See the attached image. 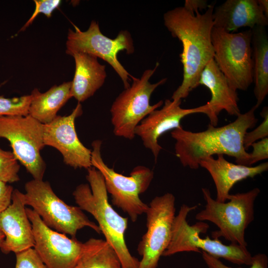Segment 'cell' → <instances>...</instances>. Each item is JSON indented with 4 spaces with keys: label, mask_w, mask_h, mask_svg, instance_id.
Returning a JSON list of instances; mask_svg holds the SVG:
<instances>
[{
    "label": "cell",
    "mask_w": 268,
    "mask_h": 268,
    "mask_svg": "<svg viewBox=\"0 0 268 268\" xmlns=\"http://www.w3.org/2000/svg\"><path fill=\"white\" fill-rule=\"evenodd\" d=\"M198 84L207 87L211 94L210 100L205 104L207 107L205 115L210 125L217 126L218 116L223 110L231 116H237L241 113L237 91L230 85L213 59L204 67Z\"/></svg>",
    "instance_id": "cell-17"
},
{
    "label": "cell",
    "mask_w": 268,
    "mask_h": 268,
    "mask_svg": "<svg viewBox=\"0 0 268 268\" xmlns=\"http://www.w3.org/2000/svg\"><path fill=\"white\" fill-rule=\"evenodd\" d=\"M82 113L80 103H78L71 113L65 116H57L51 122L43 125L45 145L52 146L62 154L67 165L86 169L92 167L91 150L80 141L75 128V120Z\"/></svg>",
    "instance_id": "cell-14"
},
{
    "label": "cell",
    "mask_w": 268,
    "mask_h": 268,
    "mask_svg": "<svg viewBox=\"0 0 268 268\" xmlns=\"http://www.w3.org/2000/svg\"><path fill=\"white\" fill-rule=\"evenodd\" d=\"M35 9L27 22L21 30H24L29 26L39 13H43L48 18L51 17L53 11L61 3L60 0H34Z\"/></svg>",
    "instance_id": "cell-29"
},
{
    "label": "cell",
    "mask_w": 268,
    "mask_h": 268,
    "mask_svg": "<svg viewBox=\"0 0 268 268\" xmlns=\"http://www.w3.org/2000/svg\"><path fill=\"white\" fill-rule=\"evenodd\" d=\"M258 3L264 11L266 15L268 17V0H257Z\"/></svg>",
    "instance_id": "cell-33"
},
{
    "label": "cell",
    "mask_w": 268,
    "mask_h": 268,
    "mask_svg": "<svg viewBox=\"0 0 268 268\" xmlns=\"http://www.w3.org/2000/svg\"><path fill=\"white\" fill-rule=\"evenodd\" d=\"M181 100L166 99L161 109L149 113L135 129V135L138 136L144 147L151 151L155 162L162 149L158 142L162 134L182 126L181 121L186 116L195 113L205 114L206 112L205 104L185 109L181 107Z\"/></svg>",
    "instance_id": "cell-15"
},
{
    "label": "cell",
    "mask_w": 268,
    "mask_h": 268,
    "mask_svg": "<svg viewBox=\"0 0 268 268\" xmlns=\"http://www.w3.org/2000/svg\"><path fill=\"white\" fill-rule=\"evenodd\" d=\"M32 94L6 98L0 96V116H27Z\"/></svg>",
    "instance_id": "cell-24"
},
{
    "label": "cell",
    "mask_w": 268,
    "mask_h": 268,
    "mask_svg": "<svg viewBox=\"0 0 268 268\" xmlns=\"http://www.w3.org/2000/svg\"><path fill=\"white\" fill-rule=\"evenodd\" d=\"M86 177L89 184H80L73 192L76 203L97 221L101 233L118 256L121 268H137L139 261L131 254L125 240L128 218L120 215L109 203L99 171L91 167L87 169Z\"/></svg>",
    "instance_id": "cell-3"
},
{
    "label": "cell",
    "mask_w": 268,
    "mask_h": 268,
    "mask_svg": "<svg viewBox=\"0 0 268 268\" xmlns=\"http://www.w3.org/2000/svg\"><path fill=\"white\" fill-rule=\"evenodd\" d=\"M263 118V122L254 130L247 132L243 137V144L246 150L251 145L261 139L268 137V109L265 107L260 113Z\"/></svg>",
    "instance_id": "cell-26"
},
{
    "label": "cell",
    "mask_w": 268,
    "mask_h": 268,
    "mask_svg": "<svg viewBox=\"0 0 268 268\" xmlns=\"http://www.w3.org/2000/svg\"><path fill=\"white\" fill-rule=\"evenodd\" d=\"M71 56L75 68L70 93L71 97L80 103L102 86L107 77L105 66L101 64L97 57L86 53H76Z\"/></svg>",
    "instance_id": "cell-20"
},
{
    "label": "cell",
    "mask_w": 268,
    "mask_h": 268,
    "mask_svg": "<svg viewBox=\"0 0 268 268\" xmlns=\"http://www.w3.org/2000/svg\"><path fill=\"white\" fill-rule=\"evenodd\" d=\"M71 81L54 85L44 93L37 89L31 92L32 98L28 115L45 125L53 121L59 110L71 98Z\"/></svg>",
    "instance_id": "cell-21"
},
{
    "label": "cell",
    "mask_w": 268,
    "mask_h": 268,
    "mask_svg": "<svg viewBox=\"0 0 268 268\" xmlns=\"http://www.w3.org/2000/svg\"><path fill=\"white\" fill-rule=\"evenodd\" d=\"M214 3L208 4L203 13L193 12L185 7L170 10L163 15L164 23L172 36L182 44L180 54L183 65V80L173 92L172 100L186 98L199 86L200 75L206 65L213 59L211 33L214 23Z\"/></svg>",
    "instance_id": "cell-1"
},
{
    "label": "cell",
    "mask_w": 268,
    "mask_h": 268,
    "mask_svg": "<svg viewBox=\"0 0 268 268\" xmlns=\"http://www.w3.org/2000/svg\"><path fill=\"white\" fill-rule=\"evenodd\" d=\"M15 268H47L34 249L16 253Z\"/></svg>",
    "instance_id": "cell-28"
},
{
    "label": "cell",
    "mask_w": 268,
    "mask_h": 268,
    "mask_svg": "<svg viewBox=\"0 0 268 268\" xmlns=\"http://www.w3.org/2000/svg\"><path fill=\"white\" fill-rule=\"evenodd\" d=\"M214 27L232 33L242 27H266L268 17L257 0H227L214 7Z\"/></svg>",
    "instance_id": "cell-18"
},
{
    "label": "cell",
    "mask_w": 268,
    "mask_h": 268,
    "mask_svg": "<svg viewBox=\"0 0 268 268\" xmlns=\"http://www.w3.org/2000/svg\"><path fill=\"white\" fill-rule=\"evenodd\" d=\"M18 161L12 152L0 148V181L12 183L19 180Z\"/></svg>",
    "instance_id": "cell-25"
},
{
    "label": "cell",
    "mask_w": 268,
    "mask_h": 268,
    "mask_svg": "<svg viewBox=\"0 0 268 268\" xmlns=\"http://www.w3.org/2000/svg\"><path fill=\"white\" fill-rule=\"evenodd\" d=\"M13 190L11 186L0 181V214L11 204Z\"/></svg>",
    "instance_id": "cell-31"
},
{
    "label": "cell",
    "mask_w": 268,
    "mask_h": 268,
    "mask_svg": "<svg viewBox=\"0 0 268 268\" xmlns=\"http://www.w3.org/2000/svg\"><path fill=\"white\" fill-rule=\"evenodd\" d=\"M256 109L254 106L232 122L219 127L209 124L202 132L185 130L182 126L173 130L171 134L176 141V156L184 167L192 169H198L202 159L215 154L231 156L237 164L248 166L250 155L244 146L243 137L258 121Z\"/></svg>",
    "instance_id": "cell-2"
},
{
    "label": "cell",
    "mask_w": 268,
    "mask_h": 268,
    "mask_svg": "<svg viewBox=\"0 0 268 268\" xmlns=\"http://www.w3.org/2000/svg\"><path fill=\"white\" fill-rule=\"evenodd\" d=\"M252 30L229 33L213 27V60L236 91H245L253 82Z\"/></svg>",
    "instance_id": "cell-9"
},
{
    "label": "cell",
    "mask_w": 268,
    "mask_h": 268,
    "mask_svg": "<svg viewBox=\"0 0 268 268\" xmlns=\"http://www.w3.org/2000/svg\"><path fill=\"white\" fill-rule=\"evenodd\" d=\"M200 166L208 172L214 182L216 190L215 200L223 202L228 200L230 191L235 184L266 172L268 169V162L255 166L235 164L227 160L223 155L219 154L216 159L210 156L202 159Z\"/></svg>",
    "instance_id": "cell-19"
},
{
    "label": "cell",
    "mask_w": 268,
    "mask_h": 268,
    "mask_svg": "<svg viewBox=\"0 0 268 268\" xmlns=\"http://www.w3.org/2000/svg\"><path fill=\"white\" fill-rule=\"evenodd\" d=\"M25 190L26 205L31 206L50 228L72 238L85 227L101 233L98 225L90 220L79 207L68 205L60 199L49 182L33 179L25 184Z\"/></svg>",
    "instance_id": "cell-7"
},
{
    "label": "cell",
    "mask_w": 268,
    "mask_h": 268,
    "mask_svg": "<svg viewBox=\"0 0 268 268\" xmlns=\"http://www.w3.org/2000/svg\"><path fill=\"white\" fill-rule=\"evenodd\" d=\"M43 125L29 115L0 116V137L9 141L17 160L39 180H43L46 170L40 155L45 146Z\"/></svg>",
    "instance_id": "cell-11"
},
{
    "label": "cell",
    "mask_w": 268,
    "mask_h": 268,
    "mask_svg": "<svg viewBox=\"0 0 268 268\" xmlns=\"http://www.w3.org/2000/svg\"><path fill=\"white\" fill-rule=\"evenodd\" d=\"M197 205L182 204L176 215L172 226L170 243L162 256H170L185 252L206 253L216 258H223L233 264L251 266L252 256L247 247L236 244L225 245L218 238L200 237L206 232L209 225L203 221L189 225L187 221L189 213L196 209Z\"/></svg>",
    "instance_id": "cell-5"
},
{
    "label": "cell",
    "mask_w": 268,
    "mask_h": 268,
    "mask_svg": "<svg viewBox=\"0 0 268 268\" xmlns=\"http://www.w3.org/2000/svg\"><path fill=\"white\" fill-rule=\"evenodd\" d=\"M159 66L157 63L152 69H147L140 78L133 76L132 83L125 89L113 102L111 108V123L115 135L128 139L134 138V130L139 123L149 113L160 107V100L151 105L150 100L154 91L166 82L164 78L155 83L149 79Z\"/></svg>",
    "instance_id": "cell-8"
},
{
    "label": "cell",
    "mask_w": 268,
    "mask_h": 268,
    "mask_svg": "<svg viewBox=\"0 0 268 268\" xmlns=\"http://www.w3.org/2000/svg\"><path fill=\"white\" fill-rule=\"evenodd\" d=\"M24 194L13 190L11 204L0 214V231L4 240L0 247L5 254L34 247L32 224L26 211Z\"/></svg>",
    "instance_id": "cell-16"
},
{
    "label": "cell",
    "mask_w": 268,
    "mask_h": 268,
    "mask_svg": "<svg viewBox=\"0 0 268 268\" xmlns=\"http://www.w3.org/2000/svg\"><path fill=\"white\" fill-rule=\"evenodd\" d=\"M202 257L208 268H233L223 264L218 258L202 252ZM268 258L264 253H259L252 257L250 268H268Z\"/></svg>",
    "instance_id": "cell-27"
},
{
    "label": "cell",
    "mask_w": 268,
    "mask_h": 268,
    "mask_svg": "<svg viewBox=\"0 0 268 268\" xmlns=\"http://www.w3.org/2000/svg\"><path fill=\"white\" fill-rule=\"evenodd\" d=\"M73 268H121L115 251L105 240L90 238Z\"/></svg>",
    "instance_id": "cell-23"
},
{
    "label": "cell",
    "mask_w": 268,
    "mask_h": 268,
    "mask_svg": "<svg viewBox=\"0 0 268 268\" xmlns=\"http://www.w3.org/2000/svg\"><path fill=\"white\" fill-rule=\"evenodd\" d=\"M208 6L207 1L202 0H186L184 6L190 11L195 12L206 9Z\"/></svg>",
    "instance_id": "cell-32"
},
{
    "label": "cell",
    "mask_w": 268,
    "mask_h": 268,
    "mask_svg": "<svg viewBox=\"0 0 268 268\" xmlns=\"http://www.w3.org/2000/svg\"><path fill=\"white\" fill-rule=\"evenodd\" d=\"M26 211L32 224L34 249L47 268H73L85 248V242L50 228L33 209L26 207Z\"/></svg>",
    "instance_id": "cell-13"
},
{
    "label": "cell",
    "mask_w": 268,
    "mask_h": 268,
    "mask_svg": "<svg viewBox=\"0 0 268 268\" xmlns=\"http://www.w3.org/2000/svg\"><path fill=\"white\" fill-rule=\"evenodd\" d=\"M74 30L69 29L66 43L67 54L83 53L100 58L108 63L121 78L125 89L130 85V74L120 63L118 53L124 51L127 54L134 51L131 35L127 30H121L117 37L111 39L101 32L98 22L92 20L88 29L82 31L73 25Z\"/></svg>",
    "instance_id": "cell-10"
},
{
    "label": "cell",
    "mask_w": 268,
    "mask_h": 268,
    "mask_svg": "<svg viewBox=\"0 0 268 268\" xmlns=\"http://www.w3.org/2000/svg\"><path fill=\"white\" fill-rule=\"evenodd\" d=\"M253 150L249 153L248 166H251L258 161L268 158V138L266 137L253 143Z\"/></svg>",
    "instance_id": "cell-30"
},
{
    "label": "cell",
    "mask_w": 268,
    "mask_h": 268,
    "mask_svg": "<svg viewBox=\"0 0 268 268\" xmlns=\"http://www.w3.org/2000/svg\"><path fill=\"white\" fill-rule=\"evenodd\" d=\"M175 212L172 193L157 196L150 202L145 213L147 230L137 248L142 257L137 268H157L171 240Z\"/></svg>",
    "instance_id": "cell-12"
},
{
    "label": "cell",
    "mask_w": 268,
    "mask_h": 268,
    "mask_svg": "<svg viewBox=\"0 0 268 268\" xmlns=\"http://www.w3.org/2000/svg\"><path fill=\"white\" fill-rule=\"evenodd\" d=\"M101 145L100 140L92 143V166L102 175L112 204L127 213L132 221L134 222L148 209V205L141 200L139 195L148 188L153 178V172L145 166H137L129 176L116 172L103 161L101 154Z\"/></svg>",
    "instance_id": "cell-6"
},
{
    "label": "cell",
    "mask_w": 268,
    "mask_h": 268,
    "mask_svg": "<svg viewBox=\"0 0 268 268\" xmlns=\"http://www.w3.org/2000/svg\"><path fill=\"white\" fill-rule=\"evenodd\" d=\"M4 238L5 236L4 234L0 231V247H1V245L4 240Z\"/></svg>",
    "instance_id": "cell-34"
},
{
    "label": "cell",
    "mask_w": 268,
    "mask_h": 268,
    "mask_svg": "<svg viewBox=\"0 0 268 268\" xmlns=\"http://www.w3.org/2000/svg\"><path fill=\"white\" fill-rule=\"evenodd\" d=\"M205 204L195 218L199 221H209L219 230L213 232V238L223 237L231 244L247 247L245 231L254 220L255 202L260 193L258 188L247 192L230 194L225 202L213 199L209 190L202 188Z\"/></svg>",
    "instance_id": "cell-4"
},
{
    "label": "cell",
    "mask_w": 268,
    "mask_h": 268,
    "mask_svg": "<svg viewBox=\"0 0 268 268\" xmlns=\"http://www.w3.org/2000/svg\"><path fill=\"white\" fill-rule=\"evenodd\" d=\"M254 95L257 109L268 94V36L266 27L252 29Z\"/></svg>",
    "instance_id": "cell-22"
}]
</instances>
